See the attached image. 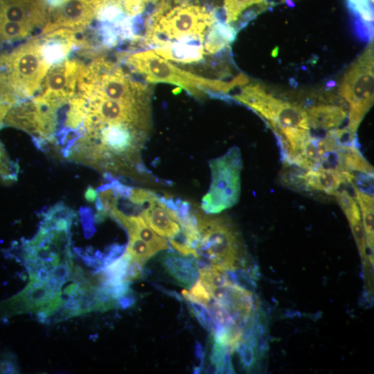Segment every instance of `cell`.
Instances as JSON below:
<instances>
[{
    "instance_id": "13",
    "label": "cell",
    "mask_w": 374,
    "mask_h": 374,
    "mask_svg": "<svg viewBox=\"0 0 374 374\" xmlns=\"http://www.w3.org/2000/svg\"><path fill=\"white\" fill-rule=\"evenodd\" d=\"M334 195L348 220L362 262L366 265L368 261H373V257L367 255L361 213L354 194L350 193L346 188H341Z\"/></svg>"
},
{
    "instance_id": "7",
    "label": "cell",
    "mask_w": 374,
    "mask_h": 374,
    "mask_svg": "<svg viewBox=\"0 0 374 374\" xmlns=\"http://www.w3.org/2000/svg\"><path fill=\"white\" fill-rule=\"evenodd\" d=\"M86 116L78 130L82 134L108 125H124L148 135L150 104L91 96L87 98Z\"/></svg>"
},
{
    "instance_id": "1",
    "label": "cell",
    "mask_w": 374,
    "mask_h": 374,
    "mask_svg": "<svg viewBox=\"0 0 374 374\" xmlns=\"http://www.w3.org/2000/svg\"><path fill=\"white\" fill-rule=\"evenodd\" d=\"M73 216V212L62 204L51 207L42 215L37 233L22 245L30 280L62 287L71 278L74 268L69 233Z\"/></svg>"
},
{
    "instance_id": "10",
    "label": "cell",
    "mask_w": 374,
    "mask_h": 374,
    "mask_svg": "<svg viewBox=\"0 0 374 374\" xmlns=\"http://www.w3.org/2000/svg\"><path fill=\"white\" fill-rule=\"evenodd\" d=\"M80 65L78 60L66 58L51 66L33 97L56 107L66 104L75 96Z\"/></svg>"
},
{
    "instance_id": "26",
    "label": "cell",
    "mask_w": 374,
    "mask_h": 374,
    "mask_svg": "<svg viewBox=\"0 0 374 374\" xmlns=\"http://www.w3.org/2000/svg\"><path fill=\"white\" fill-rule=\"evenodd\" d=\"M19 166L8 155L0 141V183L9 185L17 180Z\"/></svg>"
},
{
    "instance_id": "27",
    "label": "cell",
    "mask_w": 374,
    "mask_h": 374,
    "mask_svg": "<svg viewBox=\"0 0 374 374\" xmlns=\"http://www.w3.org/2000/svg\"><path fill=\"white\" fill-rule=\"evenodd\" d=\"M348 2L355 14L358 15L361 22L366 26L368 35H373V0H348Z\"/></svg>"
},
{
    "instance_id": "11",
    "label": "cell",
    "mask_w": 374,
    "mask_h": 374,
    "mask_svg": "<svg viewBox=\"0 0 374 374\" xmlns=\"http://www.w3.org/2000/svg\"><path fill=\"white\" fill-rule=\"evenodd\" d=\"M46 14L45 0H0V26L18 23L43 28Z\"/></svg>"
},
{
    "instance_id": "19",
    "label": "cell",
    "mask_w": 374,
    "mask_h": 374,
    "mask_svg": "<svg viewBox=\"0 0 374 374\" xmlns=\"http://www.w3.org/2000/svg\"><path fill=\"white\" fill-rule=\"evenodd\" d=\"M305 179L308 190L322 191L332 195L345 181L341 172L322 168L308 170Z\"/></svg>"
},
{
    "instance_id": "3",
    "label": "cell",
    "mask_w": 374,
    "mask_h": 374,
    "mask_svg": "<svg viewBox=\"0 0 374 374\" xmlns=\"http://www.w3.org/2000/svg\"><path fill=\"white\" fill-rule=\"evenodd\" d=\"M233 97L265 119L292 151L299 150L310 137L305 110L267 93L260 84L244 86Z\"/></svg>"
},
{
    "instance_id": "16",
    "label": "cell",
    "mask_w": 374,
    "mask_h": 374,
    "mask_svg": "<svg viewBox=\"0 0 374 374\" xmlns=\"http://www.w3.org/2000/svg\"><path fill=\"white\" fill-rule=\"evenodd\" d=\"M161 260L169 274L184 287L190 288L197 280L198 265L193 255L186 256L169 251Z\"/></svg>"
},
{
    "instance_id": "21",
    "label": "cell",
    "mask_w": 374,
    "mask_h": 374,
    "mask_svg": "<svg viewBox=\"0 0 374 374\" xmlns=\"http://www.w3.org/2000/svg\"><path fill=\"white\" fill-rule=\"evenodd\" d=\"M353 188L355 197L358 204L365 232L366 246L373 256L374 245V199L373 195L362 193Z\"/></svg>"
},
{
    "instance_id": "29",
    "label": "cell",
    "mask_w": 374,
    "mask_h": 374,
    "mask_svg": "<svg viewBox=\"0 0 374 374\" xmlns=\"http://www.w3.org/2000/svg\"><path fill=\"white\" fill-rule=\"evenodd\" d=\"M188 301V308L199 323L208 330L213 332L215 323L208 309L202 303L191 301Z\"/></svg>"
},
{
    "instance_id": "22",
    "label": "cell",
    "mask_w": 374,
    "mask_h": 374,
    "mask_svg": "<svg viewBox=\"0 0 374 374\" xmlns=\"http://www.w3.org/2000/svg\"><path fill=\"white\" fill-rule=\"evenodd\" d=\"M308 170L295 164L284 163V168L280 173L283 184L297 190H308L305 174Z\"/></svg>"
},
{
    "instance_id": "25",
    "label": "cell",
    "mask_w": 374,
    "mask_h": 374,
    "mask_svg": "<svg viewBox=\"0 0 374 374\" xmlns=\"http://www.w3.org/2000/svg\"><path fill=\"white\" fill-rule=\"evenodd\" d=\"M125 252L130 256L131 260L143 263L156 253L145 242L134 235H129Z\"/></svg>"
},
{
    "instance_id": "31",
    "label": "cell",
    "mask_w": 374,
    "mask_h": 374,
    "mask_svg": "<svg viewBox=\"0 0 374 374\" xmlns=\"http://www.w3.org/2000/svg\"><path fill=\"white\" fill-rule=\"evenodd\" d=\"M19 366L15 356L10 352L0 357V373H18Z\"/></svg>"
},
{
    "instance_id": "18",
    "label": "cell",
    "mask_w": 374,
    "mask_h": 374,
    "mask_svg": "<svg viewBox=\"0 0 374 374\" xmlns=\"http://www.w3.org/2000/svg\"><path fill=\"white\" fill-rule=\"evenodd\" d=\"M153 51L166 60L185 64L199 62L206 55L203 44L194 43H172Z\"/></svg>"
},
{
    "instance_id": "14",
    "label": "cell",
    "mask_w": 374,
    "mask_h": 374,
    "mask_svg": "<svg viewBox=\"0 0 374 374\" xmlns=\"http://www.w3.org/2000/svg\"><path fill=\"white\" fill-rule=\"evenodd\" d=\"M126 229L128 235L137 236L145 242L156 253L168 248L167 240L157 234L141 215H127L117 206L108 213Z\"/></svg>"
},
{
    "instance_id": "4",
    "label": "cell",
    "mask_w": 374,
    "mask_h": 374,
    "mask_svg": "<svg viewBox=\"0 0 374 374\" xmlns=\"http://www.w3.org/2000/svg\"><path fill=\"white\" fill-rule=\"evenodd\" d=\"M125 63L132 72L142 75L149 83L175 84L197 98L204 97L207 91L227 93L234 87L243 85L249 81L243 74L229 82L197 75L178 68L153 50L132 53L125 59Z\"/></svg>"
},
{
    "instance_id": "20",
    "label": "cell",
    "mask_w": 374,
    "mask_h": 374,
    "mask_svg": "<svg viewBox=\"0 0 374 374\" xmlns=\"http://www.w3.org/2000/svg\"><path fill=\"white\" fill-rule=\"evenodd\" d=\"M236 34L237 30L231 25L217 20L210 27L204 41L206 55L215 54L229 47Z\"/></svg>"
},
{
    "instance_id": "6",
    "label": "cell",
    "mask_w": 374,
    "mask_h": 374,
    "mask_svg": "<svg viewBox=\"0 0 374 374\" xmlns=\"http://www.w3.org/2000/svg\"><path fill=\"white\" fill-rule=\"evenodd\" d=\"M50 67L37 37L0 52V75L20 100L30 99L37 93Z\"/></svg>"
},
{
    "instance_id": "17",
    "label": "cell",
    "mask_w": 374,
    "mask_h": 374,
    "mask_svg": "<svg viewBox=\"0 0 374 374\" xmlns=\"http://www.w3.org/2000/svg\"><path fill=\"white\" fill-rule=\"evenodd\" d=\"M310 127L324 130L336 129L345 121L347 113L335 105H318L305 109Z\"/></svg>"
},
{
    "instance_id": "23",
    "label": "cell",
    "mask_w": 374,
    "mask_h": 374,
    "mask_svg": "<svg viewBox=\"0 0 374 374\" xmlns=\"http://www.w3.org/2000/svg\"><path fill=\"white\" fill-rule=\"evenodd\" d=\"M210 359L212 366L211 370L213 373H234L231 360V354L222 344L214 339Z\"/></svg>"
},
{
    "instance_id": "8",
    "label": "cell",
    "mask_w": 374,
    "mask_h": 374,
    "mask_svg": "<svg viewBox=\"0 0 374 374\" xmlns=\"http://www.w3.org/2000/svg\"><path fill=\"white\" fill-rule=\"evenodd\" d=\"M373 71L372 41L346 71L339 88V93L349 105L347 127L354 132L373 104Z\"/></svg>"
},
{
    "instance_id": "35",
    "label": "cell",
    "mask_w": 374,
    "mask_h": 374,
    "mask_svg": "<svg viewBox=\"0 0 374 374\" xmlns=\"http://www.w3.org/2000/svg\"><path fill=\"white\" fill-rule=\"evenodd\" d=\"M283 1H285V0H283Z\"/></svg>"
},
{
    "instance_id": "33",
    "label": "cell",
    "mask_w": 374,
    "mask_h": 374,
    "mask_svg": "<svg viewBox=\"0 0 374 374\" xmlns=\"http://www.w3.org/2000/svg\"><path fill=\"white\" fill-rule=\"evenodd\" d=\"M85 198L89 202H93L97 199L98 193L96 190L89 187L85 192Z\"/></svg>"
},
{
    "instance_id": "24",
    "label": "cell",
    "mask_w": 374,
    "mask_h": 374,
    "mask_svg": "<svg viewBox=\"0 0 374 374\" xmlns=\"http://www.w3.org/2000/svg\"><path fill=\"white\" fill-rule=\"evenodd\" d=\"M265 3H268L267 0H224L225 22L228 24L234 23L249 7Z\"/></svg>"
},
{
    "instance_id": "15",
    "label": "cell",
    "mask_w": 374,
    "mask_h": 374,
    "mask_svg": "<svg viewBox=\"0 0 374 374\" xmlns=\"http://www.w3.org/2000/svg\"><path fill=\"white\" fill-rule=\"evenodd\" d=\"M145 223L158 235L174 238L180 233L179 224L170 216L165 200L157 195L141 213Z\"/></svg>"
},
{
    "instance_id": "5",
    "label": "cell",
    "mask_w": 374,
    "mask_h": 374,
    "mask_svg": "<svg viewBox=\"0 0 374 374\" xmlns=\"http://www.w3.org/2000/svg\"><path fill=\"white\" fill-rule=\"evenodd\" d=\"M200 234L195 245L200 268L210 267L222 271L240 269L242 262L241 244L237 232L225 218L195 215Z\"/></svg>"
},
{
    "instance_id": "34",
    "label": "cell",
    "mask_w": 374,
    "mask_h": 374,
    "mask_svg": "<svg viewBox=\"0 0 374 374\" xmlns=\"http://www.w3.org/2000/svg\"><path fill=\"white\" fill-rule=\"evenodd\" d=\"M195 354H196L197 357L199 359L201 362L200 366H202V362L203 361V357H204V351H203L202 346H201L199 343L196 344Z\"/></svg>"
},
{
    "instance_id": "28",
    "label": "cell",
    "mask_w": 374,
    "mask_h": 374,
    "mask_svg": "<svg viewBox=\"0 0 374 374\" xmlns=\"http://www.w3.org/2000/svg\"><path fill=\"white\" fill-rule=\"evenodd\" d=\"M20 100L0 75V127L9 109Z\"/></svg>"
},
{
    "instance_id": "2",
    "label": "cell",
    "mask_w": 374,
    "mask_h": 374,
    "mask_svg": "<svg viewBox=\"0 0 374 374\" xmlns=\"http://www.w3.org/2000/svg\"><path fill=\"white\" fill-rule=\"evenodd\" d=\"M205 6L192 0H157L145 21L146 45L159 48L172 43L204 45L206 35L217 21Z\"/></svg>"
},
{
    "instance_id": "12",
    "label": "cell",
    "mask_w": 374,
    "mask_h": 374,
    "mask_svg": "<svg viewBox=\"0 0 374 374\" xmlns=\"http://www.w3.org/2000/svg\"><path fill=\"white\" fill-rule=\"evenodd\" d=\"M76 33L60 28L42 35L39 38L42 54L50 66L66 59L77 46Z\"/></svg>"
},
{
    "instance_id": "30",
    "label": "cell",
    "mask_w": 374,
    "mask_h": 374,
    "mask_svg": "<svg viewBox=\"0 0 374 374\" xmlns=\"http://www.w3.org/2000/svg\"><path fill=\"white\" fill-rule=\"evenodd\" d=\"M157 0H121L124 12L130 17H134L143 12L146 7L155 3Z\"/></svg>"
},
{
    "instance_id": "32",
    "label": "cell",
    "mask_w": 374,
    "mask_h": 374,
    "mask_svg": "<svg viewBox=\"0 0 374 374\" xmlns=\"http://www.w3.org/2000/svg\"><path fill=\"white\" fill-rule=\"evenodd\" d=\"M143 265V262L130 260L127 267L125 281L131 282L140 278L142 276Z\"/></svg>"
},
{
    "instance_id": "9",
    "label": "cell",
    "mask_w": 374,
    "mask_h": 374,
    "mask_svg": "<svg viewBox=\"0 0 374 374\" xmlns=\"http://www.w3.org/2000/svg\"><path fill=\"white\" fill-rule=\"evenodd\" d=\"M211 183L204 196L202 208L215 214L235 204L240 194V173L242 159L238 147L231 148L224 154L210 161Z\"/></svg>"
}]
</instances>
